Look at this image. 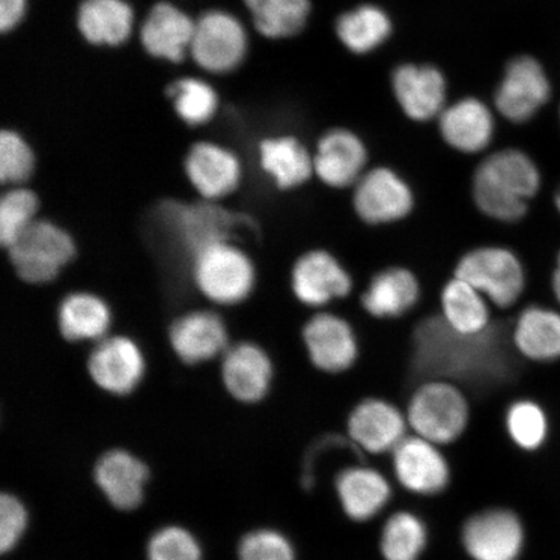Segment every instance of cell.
<instances>
[{"mask_svg": "<svg viewBox=\"0 0 560 560\" xmlns=\"http://www.w3.org/2000/svg\"><path fill=\"white\" fill-rule=\"evenodd\" d=\"M510 331L493 324L480 335L452 330L440 314L419 320L411 334L410 366L419 381L445 380L474 389L499 387L514 374Z\"/></svg>", "mask_w": 560, "mask_h": 560, "instance_id": "1", "label": "cell"}, {"mask_svg": "<svg viewBox=\"0 0 560 560\" xmlns=\"http://www.w3.org/2000/svg\"><path fill=\"white\" fill-rule=\"evenodd\" d=\"M541 187V174L527 153L505 149L490 153L476 167L471 199L489 220L516 223L528 213V200Z\"/></svg>", "mask_w": 560, "mask_h": 560, "instance_id": "2", "label": "cell"}, {"mask_svg": "<svg viewBox=\"0 0 560 560\" xmlns=\"http://www.w3.org/2000/svg\"><path fill=\"white\" fill-rule=\"evenodd\" d=\"M404 409L412 435L447 451L459 444L470 431V397L462 385L451 381H419Z\"/></svg>", "mask_w": 560, "mask_h": 560, "instance_id": "3", "label": "cell"}, {"mask_svg": "<svg viewBox=\"0 0 560 560\" xmlns=\"http://www.w3.org/2000/svg\"><path fill=\"white\" fill-rule=\"evenodd\" d=\"M457 540L467 560H522L528 534L516 510L487 505L471 511L462 520Z\"/></svg>", "mask_w": 560, "mask_h": 560, "instance_id": "4", "label": "cell"}, {"mask_svg": "<svg viewBox=\"0 0 560 560\" xmlns=\"http://www.w3.org/2000/svg\"><path fill=\"white\" fill-rule=\"evenodd\" d=\"M396 490L389 472L361 458L341 466L332 478L336 506L354 525L381 522L394 509Z\"/></svg>", "mask_w": 560, "mask_h": 560, "instance_id": "5", "label": "cell"}, {"mask_svg": "<svg viewBox=\"0 0 560 560\" xmlns=\"http://www.w3.org/2000/svg\"><path fill=\"white\" fill-rule=\"evenodd\" d=\"M453 276L470 283L499 310L514 306L525 289L521 258L502 245L486 244L466 250L455 264Z\"/></svg>", "mask_w": 560, "mask_h": 560, "instance_id": "6", "label": "cell"}, {"mask_svg": "<svg viewBox=\"0 0 560 560\" xmlns=\"http://www.w3.org/2000/svg\"><path fill=\"white\" fill-rule=\"evenodd\" d=\"M389 474L397 489L417 500H438L453 487L454 468L447 450L412 435L388 457Z\"/></svg>", "mask_w": 560, "mask_h": 560, "instance_id": "7", "label": "cell"}, {"mask_svg": "<svg viewBox=\"0 0 560 560\" xmlns=\"http://www.w3.org/2000/svg\"><path fill=\"white\" fill-rule=\"evenodd\" d=\"M342 435L357 455L388 458L410 435V429L401 406L385 397L368 396L349 409Z\"/></svg>", "mask_w": 560, "mask_h": 560, "instance_id": "8", "label": "cell"}, {"mask_svg": "<svg viewBox=\"0 0 560 560\" xmlns=\"http://www.w3.org/2000/svg\"><path fill=\"white\" fill-rule=\"evenodd\" d=\"M159 217L173 243L192 260L200 252L229 242L243 225L240 215L209 202H165Z\"/></svg>", "mask_w": 560, "mask_h": 560, "instance_id": "9", "label": "cell"}, {"mask_svg": "<svg viewBox=\"0 0 560 560\" xmlns=\"http://www.w3.org/2000/svg\"><path fill=\"white\" fill-rule=\"evenodd\" d=\"M353 212L363 225L390 226L415 212V190L402 175L389 166L368 170L352 188Z\"/></svg>", "mask_w": 560, "mask_h": 560, "instance_id": "10", "label": "cell"}, {"mask_svg": "<svg viewBox=\"0 0 560 560\" xmlns=\"http://www.w3.org/2000/svg\"><path fill=\"white\" fill-rule=\"evenodd\" d=\"M313 368L326 375L349 373L360 360L359 336L340 314L319 311L312 315L301 331Z\"/></svg>", "mask_w": 560, "mask_h": 560, "instance_id": "11", "label": "cell"}, {"mask_svg": "<svg viewBox=\"0 0 560 560\" xmlns=\"http://www.w3.org/2000/svg\"><path fill=\"white\" fill-rule=\"evenodd\" d=\"M196 284L220 304L241 303L254 289L255 268L249 257L234 245L220 243L194 258Z\"/></svg>", "mask_w": 560, "mask_h": 560, "instance_id": "12", "label": "cell"}, {"mask_svg": "<svg viewBox=\"0 0 560 560\" xmlns=\"http://www.w3.org/2000/svg\"><path fill=\"white\" fill-rule=\"evenodd\" d=\"M9 249L18 275L31 283L50 282L74 256L72 237L48 221H34Z\"/></svg>", "mask_w": 560, "mask_h": 560, "instance_id": "13", "label": "cell"}, {"mask_svg": "<svg viewBox=\"0 0 560 560\" xmlns=\"http://www.w3.org/2000/svg\"><path fill=\"white\" fill-rule=\"evenodd\" d=\"M291 287L299 303L319 312L349 298L354 279L332 252L315 248L305 252L293 265Z\"/></svg>", "mask_w": 560, "mask_h": 560, "instance_id": "14", "label": "cell"}, {"mask_svg": "<svg viewBox=\"0 0 560 560\" xmlns=\"http://www.w3.org/2000/svg\"><path fill=\"white\" fill-rule=\"evenodd\" d=\"M548 72L534 56L521 55L509 61L494 94V105L505 120L528 122L550 101Z\"/></svg>", "mask_w": 560, "mask_h": 560, "instance_id": "15", "label": "cell"}, {"mask_svg": "<svg viewBox=\"0 0 560 560\" xmlns=\"http://www.w3.org/2000/svg\"><path fill=\"white\" fill-rule=\"evenodd\" d=\"M190 52L201 68L226 73L240 66L247 54V34L229 13L208 12L195 24Z\"/></svg>", "mask_w": 560, "mask_h": 560, "instance_id": "16", "label": "cell"}, {"mask_svg": "<svg viewBox=\"0 0 560 560\" xmlns=\"http://www.w3.org/2000/svg\"><path fill=\"white\" fill-rule=\"evenodd\" d=\"M369 151L355 132L336 128L318 140L313 153L314 177L331 190L353 188L368 171Z\"/></svg>", "mask_w": 560, "mask_h": 560, "instance_id": "17", "label": "cell"}, {"mask_svg": "<svg viewBox=\"0 0 560 560\" xmlns=\"http://www.w3.org/2000/svg\"><path fill=\"white\" fill-rule=\"evenodd\" d=\"M392 89L404 114L412 121L435 120L447 105L445 77L433 66L397 67L392 74Z\"/></svg>", "mask_w": 560, "mask_h": 560, "instance_id": "18", "label": "cell"}, {"mask_svg": "<svg viewBox=\"0 0 560 560\" xmlns=\"http://www.w3.org/2000/svg\"><path fill=\"white\" fill-rule=\"evenodd\" d=\"M422 298L416 272L405 266H388L373 276L361 293L360 305L371 318L392 320L415 311Z\"/></svg>", "mask_w": 560, "mask_h": 560, "instance_id": "19", "label": "cell"}, {"mask_svg": "<svg viewBox=\"0 0 560 560\" xmlns=\"http://www.w3.org/2000/svg\"><path fill=\"white\" fill-rule=\"evenodd\" d=\"M94 480L112 506L131 511L138 509L144 500L150 470L137 455L124 450H112L97 459Z\"/></svg>", "mask_w": 560, "mask_h": 560, "instance_id": "20", "label": "cell"}, {"mask_svg": "<svg viewBox=\"0 0 560 560\" xmlns=\"http://www.w3.org/2000/svg\"><path fill=\"white\" fill-rule=\"evenodd\" d=\"M438 120L440 136L446 145L465 155L485 152L494 138L493 112L476 97L446 105Z\"/></svg>", "mask_w": 560, "mask_h": 560, "instance_id": "21", "label": "cell"}, {"mask_svg": "<svg viewBox=\"0 0 560 560\" xmlns=\"http://www.w3.org/2000/svg\"><path fill=\"white\" fill-rule=\"evenodd\" d=\"M89 371L102 389L128 395L142 381L144 360L135 341L116 336L96 346L90 355Z\"/></svg>", "mask_w": 560, "mask_h": 560, "instance_id": "22", "label": "cell"}, {"mask_svg": "<svg viewBox=\"0 0 560 560\" xmlns=\"http://www.w3.org/2000/svg\"><path fill=\"white\" fill-rule=\"evenodd\" d=\"M431 542V525L423 514L395 508L381 521L376 551L381 560H424Z\"/></svg>", "mask_w": 560, "mask_h": 560, "instance_id": "23", "label": "cell"}, {"mask_svg": "<svg viewBox=\"0 0 560 560\" xmlns=\"http://www.w3.org/2000/svg\"><path fill=\"white\" fill-rule=\"evenodd\" d=\"M275 369L268 353L249 342L231 348L223 359L222 377L231 396L257 404L269 395Z\"/></svg>", "mask_w": 560, "mask_h": 560, "instance_id": "24", "label": "cell"}, {"mask_svg": "<svg viewBox=\"0 0 560 560\" xmlns=\"http://www.w3.org/2000/svg\"><path fill=\"white\" fill-rule=\"evenodd\" d=\"M194 21L170 3H159L150 12L140 31L145 50L156 58L179 62L190 52Z\"/></svg>", "mask_w": 560, "mask_h": 560, "instance_id": "25", "label": "cell"}, {"mask_svg": "<svg viewBox=\"0 0 560 560\" xmlns=\"http://www.w3.org/2000/svg\"><path fill=\"white\" fill-rule=\"evenodd\" d=\"M171 342L179 359L199 363L219 355L228 346L223 320L212 312H194L175 320Z\"/></svg>", "mask_w": 560, "mask_h": 560, "instance_id": "26", "label": "cell"}, {"mask_svg": "<svg viewBox=\"0 0 560 560\" xmlns=\"http://www.w3.org/2000/svg\"><path fill=\"white\" fill-rule=\"evenodd\" d=\"M188 178L207 199H220L234 191L241 179L240 161L220 145L199 143L186 160Z\"/></svg>", "mask_w": 560, "mask_h": 560, "instance_id": "27", "label": "cell"}, {"mask_svg": "<svg viewBox=\"0 0 560 560\" xmlns=\"http://www.w3.org/2000/svg\"><path fill=\"white\" fill-rule=\"evenodd\" d=\"M517 354L535 362L560 359V314L542 306H528L510 330Z\"/></svg>", "mask_w": 560, "mask_h": 560, "instance_id": "28", "label": "cell"}, {"mask_svg": "<svg viewBox=\"0 0 560 560\" xmlns=\"http://www.w3.org/2000/svg\"><path fill=\"white\" fill-rule=\"evenodd\" d=\"M489 301L470 283L452 277L440 292V317L455 332L480 335L493 326Z\"/></svg>", "mask_w": 560, "mask_h": 560, "instance_id": "29", "label": "cell"}, {"mask_svg": "<svg viewBox=\"0 0 560 560\" xmlns=\"http://www.w3.org/2000/svg\"><path fill=\"white\" fill-rule=\"evenodd\" d=\"M260 164L280 190H295L314 177L313 155L295 137L265 139Z\"/></svg>", "mask_w": 560, "mask_h": 560, "instance_id": "30", "label": "cell"}, {"mask_svg": "<svg viewBox=\"0 0 560 560\" xmlns=\"http://www.w3.org/2000/svg\"><path fill=\"white\" fill-rule=\"evenodd\" d=\"M132 10L124 0H85L79 11L80 31L90 44L117 46L130 37Z\"/></svg>", "mask_w": 560, "mask_h": 560, "instance_id": "31", "label": "cell"}, {"mask_svg": "<svg viewBox=\"0 0 560 560\" xmlns=\"http://www.w3.org/2000/svg\"><path fill=\"white\" fill-rule=\"evenodd\" d=\"M394 25L388 13L374 4H362L336 21L335 32L341 45L355 55L376 50L390 37Z\"/></svg>", "mask_w": 560, "mask_h": 560, "instance_id": "32", "label": "cell"}, {"mask_svg": "<svg viewBox=\"0 0 560 560\" xmlns=\"http://www.w3.org/2000/svg\"><path fill=\"white\" fill-rule=\"evenodd\" d=\"M59 325L68 340H96L107 334L110 313L103 300L90 293H74L62 301Z\"/></svg>", "mask_w": 560, "mask_h": 560, "instance_id": "33", "label": "cell"}, {"mask_svg": "<svg viewBox=\"0 0 560 560\" xmlns=\"http://www.w3.org/2000/svg\"><path fill=\"white\" fill-rule=\"evenodd\" d=\"M256 30L272 39L290 38L304 30L310 0H244Z\"/></svg>", "mask_w": 560, "mask_h": 560, "instance_id": "34", "label": "cell"}, {"mask_svg": "<svg viewBox=\"0 0 560 560\" xmlns=\"http://www.w3.org/2000/svg\"><path fill=\"white\" fill-rule=\"evenodd\" d=\"M503 430L515 450L537 453L548 443L549 418L540 404L522 398L508 406L503 415Z\"/></svg>", "mask_w": 560, "mask_h": 560, "instance_id": "35", "label": "cell"}, {"mask_svg": "<svg viewBox=\"0 0 560 560\" xmlns=\"http://www.w3.org/2000/svg\"><path fill=\"white\" fill-rule=\"evenodd\" d=\"M175 110L187 124L201 125L212 118L219 105L215 91L208 83L195 79L174 82L167 89Z\"/></svg>", "mask_w": 560, "mask_h": 560, "instance_id": "36", "label": "cell"}, {"mask_svg": "<svg viewBox=\"0 0 560 560\" xmlns=\"http://www.w3.org/2000/svg\"><path fill=\"white\" fill-rule=\"evenodd\" d=\"M240 560H300L298 546L282 529L261 527L242 537Z\"/></svg>", "mask_w": 560, "mask_h": 560, "instance_id": "37", "label": "cell"}, {"mask_svg": "<svg viewBox=\"0 0 560 560\" xmlns=\"http://www.w3.org/2000/svg\"><path fill=\"white\" fill-rule=\"evenodd\" d=\"M37 209V196L24 188H15L3 196L0 201V241L4 247L10 248L32 225Z\"/></svg>", "mask_w": 560, "mask_h": 560, "instance_id": "38", "label": "cell"}, {"mask_svg": "<svg viewBox=\"0 0 560 560\" xmlns=\"http://www.w3.org/2000/svg\"><path fill=\"white\" fill-rule=\"evenodd\" d=\"M145 557L147 560H202V548L190 530L166 525L151 536Z\"/></svg>", "mask_w": 560, "mask_h": 560, "instance_id": "39", "label": "cell"}, {"mask_svg": "<svg viewBox=\"0 0 560 560\" xmlns=\"http://www.w3.org/2000/svg\"><path fill=\"white\" fill-rule=\"evenodd\" d=\"M34 156L25 140L13 131L0 136V179L3 184H20L31 177Z\"/></svg>", "mask_w": 560, "mask_h": 560, "instance_id": "40", "label": "cell"}, {"mask_svg": "<svg viewBox=\"0 0 560 560\" xmlns=\"http://www.w3.org/2000/svg\"><path fill=\"white\" fill-rule=\"evenodd\" d=\"M30 514L16 495L3 494L0 499V550L11 552L23 540Z\"/></svg>", "mask_w": 560, "mask_h": 560, "instance_id": "41", "label": "cell"}, {"mask_svg": "<svg viewBox=\"0 0 560 560\" xmlns=\"http://www.w3.org/2000/svg\"><path fill=\"white\" fill-rule=\"evenodd\" d=\"M25 0H0V30L10 32L24 18Z\"/></svg>", "mask_w": 560, "mask_h": 560, "instance_id": "42", "label": "cell"}, {"mask_svg": "<svg viewBox=\"0 0 560 560\" xmlns=\"http://www.w3.org/2000/svg\"><path fill=\"white\" fill-rule=\"evenodd\" d=\"M552 291H555V295L560 303V268L555 271V276H552Z\"/></svg>", "mask_w": 560, "mask_h": 560, "instance_id": "43", "label": "cell"}, {"mask_svg": "<svg viewBox=\"0 0 560 560\" xmlns=\"http://www.w3.org/2000/svg\"><path fill=\"white\" fill-rule=\"evenodd\" d=\"M556 205H557V208H558V210L560 212V187H559V190H558V192L556 195Z\"/></svg>", "mask_w": 560, "mask_h": 560, "instance_id": "44", "label": "cell"}, {"mask_svg": "<svg viewBox=\"0 0 560 560\" xmlns=\"http://www.w3.org/2000/svg\"><path fill=\"white\" fill-rule=\"evenodd\" d=\"M558 268H560V255H559V258H558Z\"/></svg>", "mask_w": 560, "mask_h": 560, "instance_id": "45", "label": "cell"}, {"mask_svg": "<svg viewBox=\"0 0 560 560\" xmlns=\"http://www.w3.org/2000/svg\"><path fill=\"white\" fill-rule=\"evenodd\" d=\"M559 118H560V109H559Z\"/></svg>", "mask_w": 560, "mask_h": 560, "instance_id": "46", "label": "cell"}]
</instances>
